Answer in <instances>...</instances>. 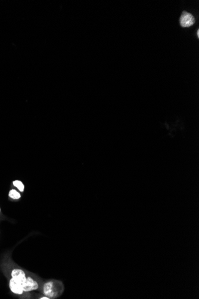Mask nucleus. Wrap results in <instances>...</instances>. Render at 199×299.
Instances as JSON below:
<instances>
[{
  "mask_svg": "<svg viewBox=\"0 0 199 299\" xmlns=\"http://www.w3.org/2000/svg\"><path fill=\"white\" fill-rule=\"evenodd\" d=\"M57 287L55 286L52 281L47 283L44 286V294L49 297H56L58 295V293L62 294L63 291L62 290H57Z\"/></svg>",
  "mask_w": 199,
  "mask_h": 299,
  "instance_id": "nucleus-1",
  "label": "nucleus"
},
{
  "mask_svg": "<svg viewBox=\"0 0 199 299\" xmlns=\"http://www.w3.org/2000/svg\"><path fill=\"white\" fill-rule=\"evenodd\" d=\"M195 23L194 16L190 13L184 11L179 18V23L182 27H190Z\"/></svg>",
  "mask_w": 199,
  "mask_h": 299,
  "instance_id": "nucleus-2",
  "label": "nucleus"
},
{
  "mask_svg": "<svg viewBox=\"0 0 199 299\" xmlns=\"http://www.w3.org/2000/svg\"><path fill=\"white\" fill-rule=\"evenodd\" d=\"M22 285L24 291H30L38 288V283L30 277L26 278L25 281L22 284Z\"/></svg>",
  "mask_w": 199,
  "mask_h": 299,
  "instance_id": "nucleus-3",
  "label": "nucleus"
},
{
  "mask_svg": "<svg viewBox=\"0 0 199 299\" xmlns=\"http://www.w3.org/2000/svg\"><path fill=\"white\" fill-rule=\"evenodd\" d=\"M13 279L16 282L22 284L26 279L25 272L21 269H14L11 272Z\"/></svg>",
  "mask_w": 199,
  "mask_h": 299,
  "instance_id": "nucleus-4",
  "label": "nucleus"
},
{
  "mask_svg": "<svg viewBox=\"0 0 199 299\" xmlns=\"http://www.w3.org/2000/svg\"><path fill=\"white\" fill-rule=\"evenodd\" d=\"M10 288L13 293L17 294H22L23 291L22 284L16 282L13 278L10 281Z\"/></svg>",
  "mask_w": 199,
  "mask_h": 299,
  "instance_id": "nucleus-5",
  "label": "nucleus"
},
{
  "mask_svg": "<svg viewBox=\"0 0 199 299\" xmlns=\"http://www.w3.org/2000/svg\"><path fill=\"white\" fill-rule=\"evenodd\" d=\"M9 197L13 199H14V200H18L21 197L20 193L18 192L17 190H16L15 189H12L9 192V194H8Z\"/></svg>",
  "mask_w": 199,
  "mask_h": 299,
  "instance_id": "nucleus-6",
  "label": "nucleus"
},
{
  "mask_svg": "<svg viewBox=\"0 0 199 299\" xmlns=\"http://www.w3.org/2000/svg\"><path fill=\"white\" fill-rule=\"evenodd\" d=\"M13 185L16 186L21 192H23L25 186L23 183L20 180H15L13 182Z\"/></svg>",
  "mask_w": 199,
  "mask_h": 299,
  "instance_id": "nucleus-7",
  "label": "nucleus"
},
{
  "mask_svg": "<svg viewBox=\"0 0 199 299\" xmlns=\"http://www.w3.org/2000/svg\"><path fill=\"white\" fill-rule=\"evenodd\" d=\"M41 299H49L50 298H48V297H42L41 298H40Z\"/></svg>",
  "mask_w": 199,
  "mask_h": 299,
  "instance_id": "nucleus-8",
  "label": "nucleus"
},
{
  "mask_svg": "<svg viewBox=\"0 0 199 299\" xmlns=\"http://www.w3.org/2000/svg\"><path fill=\"white\" fill-rule=\"evenodd\" d=\"M197 37H199V30L198 29L197 31Z\"/></svg>",
  "mask_w": 199,
  "mask_h": 299,
  "instance_id": "nucleus-9",
  "label": "nucleus"
},
{
  "mask_svg": "<svg viewBox=\"0 0 199 299\" xmlns=\"http://www.w3.org/2000/svg\"><path fill=\"white\" fill-rule=\"evenodd\" d=\"M0 212H1V208H0Z\"/></svg>",
  "mask_w": 199,
  "mask_h": 299,
  "instance_id": "nucleus-10",
  "label": "nucleus"
}]
</instances>
